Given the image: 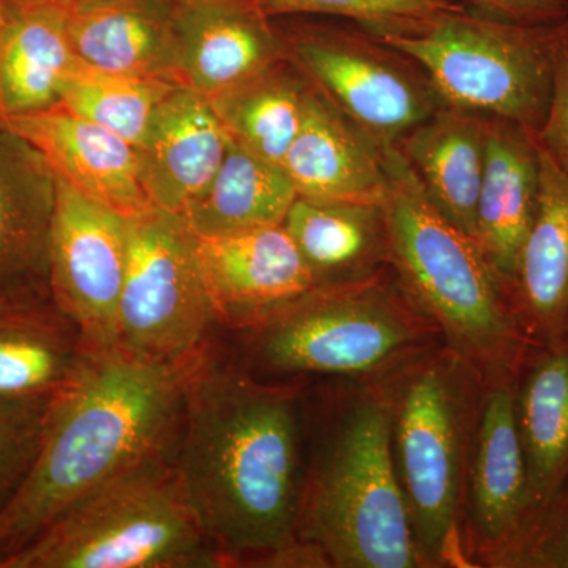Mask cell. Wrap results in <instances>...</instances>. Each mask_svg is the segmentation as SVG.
I'll use <instances>...</instances> for the list:
<instances>
[{
  "label": "cell",
  "mask_w": 568,
  "mask_h": 568,
  "mask_svg": "<svg viewBox=\"0 0 568 568\" xmlns=\"http://www.w3.org/2000/svg\"><path fill=\"white\" fill-rule=\"evenodd\" d=\"M298 396L205 351L185 390L173 465L226 567L298 540L306 470Z\"/></svg>",
  "instance_id": "6da1fadb"
},
{
  "label": "cell",
  "mask_w": 568,
  "mask_h": 568,
  "mask_svg": "<svg viewBox=\"0 0 568 568\" xmlns=\"http://www.w3.org/2000/svg\"><path fill=\"white\" fill-rule=\"evenodd\" d=\"M207 347L166 364L119 347L89 355L55 396L31 473L0 514V560L78 500L152 459L174 457L186 386Z\"/></svg>",
  "instance_id": "7a4b0ae2"
},
{
  "label": "cell",
  "mask_w": 568,
  "mask_h": 568,
  "mask_svg": "<svg viewBox=\"0 0 568 568\" xmlns=\"http://www.w3.org/2000/svg\"><path fill=\"white\" fill-rule=\"evenodd\" d=\"M388 267L399 290L489 381L517 375L530 346L503 280L480 246L433 204L395 145L383 149Z\"/></svg>",
  "instance_id": "3957f363"
},
{
  "label": "cell",
  "mask_w": 568,
  "mask_h": 568,
  "mask_svg": "<svg viewBox=\"0 0 568 568\" xmlns=\"http://www.w3.org/2000/svg\"><path fill=\"white\" fill-rule=\"evenodd\" d=\"M297 537L335 567L422 566L396 474L388 399H355L336 422L306 473Z\"/></svg>",
  "instance_id": "277c9868"
},
{
  "label": "cell",
  "mask_w": 568,
  "mask_h": 568,
  "mask_svg": "<svg viewBox=\"0 0 568 568\" xmlns=\"http://www.w3.org/2000/svg\"><path fill=\"white\" fill-rule=\"evenodd\" d=\"M173 458L78 500L0 568L226 567L183 497Z\"/></svg>",
  "instance_id": "5b68a950"
},
{
  "label": "cell",
  "mask_w": 568,
  "mask_h": 568,
  "mask_svg": "<svg viewBox=\"0 0 568 568\" xmlns=\"http://www.w3.org/2000/svg\"><path fill=\"white\" fill-rule=\"evenodd\" d=\"M567 36L568 18L530 24L465 3L410 31L375 37L414 59L447 104L518 123L537 138Z\"/></svg>",
  "instance_id": "8992f818"
},
{
  "label": "cell",
  "mask_w": 568,
  "mask_h": 568,
  "mask_svg": "<svg viewBox=\"0 0 568 568\" xmlns=\"http://www.w3.org/2000/svg\"><path fill=\"white\" fill-rule=\"evenodd\" d=\"M422 317L383 274L321 284L237 332L254 365L271 375L355 377L403 361L420 338Z\"/></svg>",
  "instance_id": "52a82bcc"
},
{
  "label": "cell",
  "mask_w": 568,
  "mask_h": 568,
  "mask_svg": "<svg viewBox=\"0 0 568 568\" xmlns=\"http://www.w3.org/2000/svg\"><path fill=\"white\" fill-rule=\"evenodd\" d=\"M465 366L455 354L425 361L388 399L396 474L422 566L454 560L465 481Z\"/></svg>",
  "instance_id": "ba28073f"
},
{
  "label": "cell",
  "mask_w": 568,
  "mask_h": 568,
  "mask_svg": "<svg viewBox=\"0 0 568 568\" xmlns=\"http://www.w3.org/2000/svg\"><path fill=\"white\" fill-rule=\"evenodd\" d=\"M287 58L321 95L381 149L447 104L405 52L353 22L275 18Z\"/></svg>",
  "instance_id": "9c48e42d"
},
{
  "label": "cell",
  "mask_w": 568,
  "mask_h": 568,
  "mask_svg": "<svg viewBox=\"0 0 568 568\" xmlns=\"http://www.w3.org/2000/svg\"><path fill=\"white\" fill-rule=\"evenodd\" d=\"M129 219V260L118 347L145 362H181L211 345L215 315L197 235L178 213L152 207Z\"/></svg>",
  "instance_id": "30bf717a"
},
{
  "label": "cell",
  "mask_w": 568,
  "mask_h": 568,
  "mask_svg": "<svg viewBox=\"0 0 568 568\" xmlns=\"http://www.w3.org/2000/svg\"><path fill=\"white\" fill-rule=\"evenodd\" d=\"M58 203L51 239L54 304L77 325L91 353L118 347V313L126 260L129 219L85 196L55 175Z\"/></svg>",
  "instance_id": "8fae6325"
},
{
  "label": "cell",
  "mask_w": 568,
  "mask_h": 568,
  "mask_svg": "<svg viewBox=\"0 0 568 568\" xmlns=\"http://www.w3.org/2000/svg\"><path fill=\"white\" fill-rule=\"evenodd\" d=\"M58 181L43 153L0 121V310L52 301Z\"/></svg>",
  "instance_id": "7c38bea8"
},
{
  "label": "cell",
  "mask_w": 568,
  "mask_h": 568,
  "mask_svg": "<svg viewBox=\"0 0 568 568\" xmlns=\"http://www.w3.org/2000/svg\"><path fill=\"white\" fill-rule=\"evenodd\" d=\"M173 41L179 84L209 100L287 59L282 32L260 0L173 3Z\"/></svg>",
  "instance_id": "4fadbf2b"
},
{
  "label": "cell",
  "mask_w": 568,
  "mask_h": 568,
  "mask_svg": "<svg viewBox=\"0 0 568 568\" xmlns=\"http://www.w3.org/2000/svg\"><path fill=\"white\" fill-rule=\"evenodd\" d=\"M517 375L487 381L469 466L470 529L499 562L529 525V481L517 420Z\"/></svg>",
  "instance_id": "5bb4252c"
},
{
  "label": "cell",
  "mask_w": 568,
  "mask_h": 568,
  "mask_svg": "<svg viewBox=\"0 0 568 568\" xmlns=\"http://www.w3.org/2000/svg\"><path fill=\"white\" fill-rule=\"evenodd\" d=\"M197 252L215 323L233 331L317 286L283 224L197 237Z\"/></svg>",
  "instance_id": "9a60e30c"
},
{
  "label": "cell",
  "mask_w": 568,
  "mask_h": 568,
  "mask_svg": "<svg viewBox=\"0 0 568 568\" xmlns=\"http://www.w3.org/2000/svg\"><path fill=\"white\" fill-rule=\"evenodd\" d=\"M0 121L36 145L54 174L85 196L125 216L152 207L142 189L136 149L110 130L63 104Z\"/></svg>",
  "instance_id": "2e32d148"
},
{
  "label": "cell",
  "mask_w": 568,
  "mask_h": 568,
  "mask_svg": "<svg viewBox=\"0 0 568 568\" xmlns=\"http://www.w3.org/2000/svg\"><path fill=\"white\" fill-rule=\"evenodd\" d=\"M227 142L209 99L178 85L136 149L142 189L153 207L182 215L219 171Z\"/></svg>",
  "instance_id": "e0dca14e"
},
{
  "label": "cell",
  "mask_w": 568,
  "mask_h": 568,
  "mask_svg": "<svg viewBox=\"0 0 568 568\" xmlns=\"http://www.w3.org/2000/svg\"><path fill=\"white\" fill-rule=\"evenodd\" d=\"M298 196L386 204L383 149L312 85L301 132L282 163Z\"/></svg>",
  "instance_id": "ac0fdd59"
},
{
  "label": "cell",
  "mask_w": 568,
  "mask_h": 568,
  "mask_svg": "<svg viewBox=\"0 0 568 568\" xmlns=\"http://www.w3.org/2000/svg\"><path fill=\"white\" fill-rule=\"evenodd\" d=\"M540 153L537 211L508 286L532 346L568 338V173Z\"/></svg>",
  "instance_id": "d6986e66"
},
{
  "label": "cell",
  "mask_w": 568,
  "mask_h": 568,
  "mask_svg": "<svg viewBox=\"0 0 568 568\" xmlns=\"http://www.w3.org/2000/svg\"><path fill=\"white\" fill-rule=\"evenodd\" d=\"M541 153L536 134L488 118L485 170L478 194L476 241L508 294L518 254L536 215Z\"/></svg>",
  "instance_id": "ffe728a7"
},
{
  "label": "cell",
  "mask_w": 568,
  "mask_h": 568,
  "mask_svg": "<svg viewBox=\"0 0 568 568\" xmlns=\"http://www.w3.org/2000/svg\"><path fill=\"white\" fill-rule=\"evenodd\" d=\"M487 133V115L444 104L395 145L433 204L474 241Z\"/></svg>",
  "instance_id": "44dd1931"
},
{
  "label": "cell",
  "mask_w": 568,
  "mask_h": 568,
  "mask_svg": "<svg viewBox=\"0 0 568 568\" xmlns=\"http://www.w3.org/2000/svg\"><path fill=\"white\" fill-rule=\"evenodd\" d=\"M67 29L74 55L93 69L179 84L166 0H100L69 11Z\"/></svg>",
  "instance_id": "7402d4cb"
},
{
  "label": "cell",
  "mask_w": 568,
  "mask_h": 568,
  "mask_svg": "<svg viewBox=\"0 0 568 568\" xmlns=\"http://www.w3.org/2000/svg\"><path fill=\"white\" fill-rule=\"evenodd\" d=\"M321 284L361 283L386 274V204L297 196L283 222Z\"/></svg>",
  "instance_id": "603a6c76"
},
{
  "label": "cell",
  "mask_w": 568,
  "mask_h": 568,
  "mask_svg": "<svg viewBox=\"0 0 568 568\" xmlns=\"http://www.w3.org/2000/svg\"><path fill=\"white\" fill-rule=\"evenodd\" d=\"M515 396L530 525L568 477V338L529 347L517 372Z\"/></svg>",
  "instance_id": "cb8c5ba5"
},
{
  "label": "cell",
  "mask_w": 568,
  "mask_h": 568,
  "mask_svg": "<svg viewBox=\"0 0 568 568\" xmlns=\"http://www.w3.org/2000/svg\"><path fill=\"white\" fill-rule=\"evenodd\" d=\"M89 355L54 302L0 310V399L59 394Z\"/></svg>",
  "instance_id": "d4e9b609"
},
{
  "label": "cell",
  "mask_w": 568,
  "mask_h": 568,
  "mask_svg": "<svg viewBox=\"0 0 568 568\" xmlns=\"http://www.w3.org/2000/svg\"><path fill=\"white\" fill-rule=\"evenodd\" d=\"M77 61L67 11L7 9L0 36V119L59 106L63 81Z\"/></svg>",
  "instance_id": "484cf974"
},
{
  "label": "cell",
  "mask_w": 568,
  "mask_h": 568,
  "mask_svg": "<svg viewBox=\"0 0 568 568\" xmlns=\"http://www.w3.org/2000/svg\"><path fill=\"white\" fill-rule=\"evenodd\" d=\"M297 196L282 164L254 155L230 138L219 171L182 219L200 239L245 233L283 224Z\"/></svg>",
  "instance_id": "4316f807"
},
{
  "label": "cell",
  "mask_w": 568,
  "mask_h": 568,
  "mask_svg": "<svg viewBox=\"0 0 568 568\" xmlns=\"http://www.w3.org/2000/svg\"><path fill=\"white\" fill-rule=\"evenodd\" d=\"M312 84L290 61L209 100L231 140L282 164L305 122Z\"/></svg>",
  "instance_id": "83f0119b"
},
{
  "label": "cell",
  "mask_w": 568,
  "mask_h": 568,
  "mask_svg": "<svg viewBox=\"0 0 568 568\" xmlns=\"http://www.w3.org/2000/svg\"><path fill=\"white\" fill-rule=\"evenodd\" d=\"M181 84L93 69L78 59L61 89V104L140 148L160 103Z\"/></svg>",
  "instance_id": "f1b7e54d"
},
{
  "label": "cell",
  "mask_w": 568,
  "mask_h": 568,
  "mask_svg": "<svg viewBox=\"0 0 568 568\" xmlns=\"http://www.w3.org/2000/svg\"><path fill=\"white\" fill-rule=\"evenodd\" d=\"M465 6L463 0H260L265 17H327L375 36L417 28Z\"/></svg>",
  "instance_id": "f546056e"
},
{
  "label": "cell",
  "mask_w": 568,
  "mask_h": 568,
  "mask_svg": "<svg viewBox=\"0 0 568 568\" xmlns=\"http://www.w3.org/2000/svg\"><path fill=\"white\" fill-rule=\"evenodd\" d=\"M55 396L0 399V514L31 473Z\"/></svg>",
  "instance_id": "4dcf8cb0"
},
{
  "label": "cell",
  "mask_w": 568,
  "mask_h": 568,
  "mask_svg": "<svg viewBox=\"0 0 568 568\" xmlns=\"http://www.w3.org/2000/svg\"><path fill=\"white\" fill-rule=\"evenodd\" d=\"M499 562L508 567L568 568V477Z\"/></svg>",
  "instance_id": "1f68e13d"
},
{
  "label": "cell",
  "mask_w": 568,
  "mask_h": 568,
  "mask_svg": "<svg viewBox=\"0 0 568 568\" xmlns=\"http://www.w3.org/2000/svg\"><path fill=\"white\" fill-rule=\"evenodd\" d=\"M537 144L556 166L568 173V36L556 59L551 100Z\"/></svg>",
  "instance_id": "d6a6232c"
},
{
  "label": "cell",
  "mask_w": 568,
  "mask_h": 568,
  "mask_svg": "<svg viewBox=\"0 0 568 568\" xmlns=\"http://www.w3.org/2000/svg\"><path fill=\"white\" fill-rule=\"evenodd\" d=\"M473 9L504 20L547 24L568 18V0H463Z\"/></svg>",
  "instance_id": "836d02e7"
},
{
  "label": "cell",
  "mask_w": 568,
  "mask_h": 568,
  "mask_svg": "<svg viewBox=\"0 0 568 568\" xmlns=\"http://www.w3.org/2000/svg\"><path fill=\"white\" fill-rule=\"evenodd\" d=\"M95 2H100V0H3L6 9H39V7H44V9L67 11V13Z\"/></svg>",
  "instance_id": "e575fe53"
},
{
  "label": "cell",
  "mask_w": 568,
  "mask_h": 568,
  "mask_svg": "<svg viewBox=\"0 0 568 568\" xmlns=\"http://www.w3.org/2000/svg\"><path fill=\"white\" fill-rule=\"evenodd\" d=\"M7 20V9L3 0H0V36H2L3 26H6Z\"/></svg>",
  "instance_id": "d590c367"
},
{
  "label": "cell",
  "mask_w": 568,
  "mask_h": 568,
  "mask_svg": "<svg viewBox=\"0 0 568 568\" xmlns=\"http://www.w3.org/2000/svg\"><path fill=\"white\" fill-rule=\"evenodd\" d=\"M166 2H170V3H181V2H189V0H166Z\"/></svg>",
  "instance_id": "8d00e7d4"
}]
</instances>
